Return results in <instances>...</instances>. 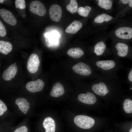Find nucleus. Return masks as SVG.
I'll use <instances>...</instances> for the list:
<instances>
[{
	"label": "nucleus",
	"instance_id": "nucleus-31",
	"mask_svg": "<svg viewBox=\"0 0 132 132\" xmlns=\"http://www.w3.org/2000/svg\"><path fill=\"white\" fill-rule=\"evenodd\" d=\"M18 106L19 109L21 110L22 109L21 105H18Z\"/></svg>",
	"mask_w": 132,
	"mask_h": 132
},
{
	"label": "nucleus",
	"instance_id": "nucleus-12",
	"mask_svg": "<svg viewBox=\"0 0 132 132\" xmlns=\"http://www.w3.org/2000/svg\"><path fill=\"white\" fill-rule=\"evenodd\" d=\"M17 70V67L16 64H13L11 65L3 73V78L6 81L11 80L15 76Z\"/></svg>",
	"mask_w": 132,
	"mask_h": 132
},
{
	"label": "nucleus",
	"instance_id": "nucleus-25",
	"mask_svg": "<svg viewBox=\"0 0 132 132\" xmlns=\"http://www.w3.org/2000/svg\"><path fill=\"white\" fill-rule=\"evenodd\" d=\"M6 34V31L3 24L0 21V36L3 37L5 36Z\"/></svg>",
	"mask_w": 132,
	"mask_h": 132
},
{
	"label": "nucleus",
	"instance_id": "nucleus-20",
	"mask_svg": "<svg viewBox=\"0 0 132 132\" xmlns=\"http://www.w3.org/2000/svg\"><path fill=\"white\" fill-rule=\"evenodd\" d=\"M66 9L70 13L73 14L78 11V4L76 0H71L69 3L67 5Z\"/></svg>",
	"mask_w": 132,
	"mask_h": 132
},
{
	"label": "nucleus",
	"instance_id": "nucleus-11",
	"mask_svg": "<svg viewBox=\"0 0 132 132\" xmlns=\"http://www.w3.org/2000/svg\"><path fill=\"white\" fill-rule=\"evenodd\" d=\"M78 99L80 101L89 105L93 104L97 101V98L95 95L88 91L86 93L79 94Z\"/></svg>",
	"mask_w": 132,
	"mask_h": 132
},
{
	"label": "nucleus",
	"instance_id": "nucleus-33",
	"mask_svg": "<svg viewBox=\"0 0 132 132\" xmlns=\"http://www.w3.org/2000/svg\"><path fill=\"white\" fill-rule=\"evenodd\" d=\"M130 89H132V88H130Z\"/></svg>",
	"mask_w": 132,
	"mask_h": 132
},
{
	"label": "nucleus",
	"instance_id": "nucleus-30",
	"mask_svg": "<svg viewBox=\"0 0 132 132\" xmlns=\"http://www.w3.org/2000/svg\"><path fill=\"white\" fill-rule=\"evenodd\" d=\"M5 0H0V3H2Z\"/></svg>",
	"mask_w": 132,
	"mask_h": 132
},
{
	"label": "nucleus",
	"instance_id": "nucleus-14",
	"mask_svg": "<svg viewBox=\"0 0 132 132\" xmlns=\"http://www.w3.org/2000/svg\"><path fill=\"white\" fill-rule=\"evenodd\" d=\"M106 46L105 44L103 41H100L97 43L94 47V52L98 56H105Z\"/></svg>",
	"mask_w": 132,
	"mask_h": 132
},
{
	"label": "nucleus",
	"instance_id": "nucleus-17",
	"mask_svg": "<svg viewBox=\"0 0 132 132\" xmlns=\"http://www.w3.org/2000/svg\"><path fill=\"white\" fill-rule=\"evenodd\" d=\"M67 54L70 57L74 58H78L83 56L84 51L79 47L72 48L67 51Z\"/></svg>",
	"mask_w": 132,
	"mask_h": 132
},
{
	"label": "nucleus",
	"instance_id": "nucleus-22",
	"mask_svg": "<svg viewBox=\"0 0 132 132\" xmlns=\"http://www.w3.org/2000/svg\"><path fill=\"white\" fill-rule=\"evenodd\" d=\"M91 9V7L88 6H86L84 7H80L78 8L77 12L81 16L86 17L88 16Z\"/></svg>",
	"mask_w": 132,
	"mask_h": 132
},
{
	"label": "nucleus",
	"instance_id": "nucleus-5",
	"mask_svg": "<svg viewBox=\"0 0 132 132\" xmlns=\"http://www.w3.org/2000/svg\"><path fill=\"white\" fill-rule=\"evenodd\" d=\"M29 9L33 13L40 16L44 15L46 13V10L44 4L38 0L32 1L30 4Z\"/></svg>",
	"mask_w": 132,
	"mask_h": 132
},
{
	"label": "nucleus",
	"instance_id": "nucleus-28",
	"mask_svg": "<svg viewBox=\"0 0 132 132\" xmlns=\"http://www.w3.org/2000/svg\"><path fill=\"white\" fill-rule=\"evenodd\" d=\"M131 0H120V1H121L123 4H127L129 3Z\"/></svg>",
	"mask_w": 132,
	"mask_h": 132
},
{
	"label": "nucleus",
	"instance_id": "nucleus-6",
	"mask_svg": "<svg viewBox=\"0 0 132 132\" xmlns=\"http://www.w3.org/2000/svg\"><path fill=\"white\" fill-rule=\"evenodd\" d=\"M40 64V61L38 55L35 54H32L27 61V69L31 73H34L38 70Z\"/></svg>",
	"mask_w": 132,
	"mask_h": 132
},
{
	"label": "nucleus",
	"instance_id": "nucleus-1",
	"mask_svg": "<svg viewBox=\"0 0 132 132\" xmlns=\"http://www.w3.org/2000/svg\"><path fill=\"white\" fill-rule=\"evenodd\" d=\"M95 66L101 74L118 77L117 73L123 67L121 60L112 59L97 60L95 62Z\"/></svg>",
	"mask_w": 132,
	"mask_h": 132
},
{
	"label": "nucleus",
	"instance_id": "nucleus-8",
	"mask_svg": "<svg viewBox=\"0 0 132 132\" xmlns=\"http://www.w3.org/2000/svg\"><path fill=\"white\" fill-rule=\"evenodd\" d=\"M44 86V82L40 79H38L34 81L29 82L26 84V87L29 92L34 93L41 91Z\"/></svg>",
	"mask_w": 132,
	"mask_h": 132
},
{
	"label": "nucleus",
	"instance_id": "nucleus-32",
	"mask_svg": "<svg viewBox=\"0 0 132 132\" xmlns=\"http://www.w3.org/2000/svg\"><path fill=\"white\" fill-rule=\"evenodd\" d=\"M129 132H132V128L129 130Z\"/></svg>",
	"mask_w": 132,
	"mask_h": 132
},
{
	"label": "nucleus",
	"instance_id": "nucleus-13",
	"mask_svg": "<svg viewBox=\"0 0 132 132\" xmlns=\"http://www.w3.org/2000/svg\"><path fill=\"white\" fill-rule=\"evenodd\" d=\"M64 93L63 85L60 83L57 82L53 85L50 95L52 97H57L63 95Z\"/></svg>",
	"mask_w": 132,
	"mask_h": 132
},
{
	"label": "nucleus",
	"instance_id": "nucleus-3",
	"mask_svg": "<svg viewBox=\"0 0 132 132\" xmlns=\"http://www.w3.org/2000/svg\"><path fill=\"white\" fill-rule=\"evenodd\" d=\"M115 58L120 60L121 58L126 56L129 52V47L126 44L118 42L114 45Z\"/></svg>",
	"mask_w": 132,
	"mask_h": 132
},
{
	"label": "nucleus",
	"instance_id": "nucleus-29",
	"mask_svg": "<svg viewBox=\"0 0 132 132\" xmlns=\"http://www.w3.org/2000/svg\"><path fill=\"white\" fill-rule=\"evenodd\" d=\"M129 6L130 7H132V0H131L129 3Z\"/></svg>",
	"mask_w": 132,
	"mask_h": 132
},
{
	"label": "nucleus",
	"instance_id": "nucleus-18",
	"mask_svg": "<svg viewBox=\"0 0 132 132\" xmlns=\"http://www.w3.org/2000/svg\"><path fill=\"white\" fill-rule=\"evenodd\" d=\"M12 48V46L10 42L2 40L0 41V53L7 55L11 52Z\"/></svg>",
	"mask_w": 132,
	"mask_h": 132
},
{
	"label": "nucleus",
	"instance_id": "nucleus-27",
	"mask_svg": "<svg viewBox=\"0 0 132 132\" xmlns=\"http://www.w3.org/2000/svg\"><path fill=\"white\" fill-rule=\"evenodd\" d=\"M128 79L129 81L132 82V68L131 69L128 74Z\"/></svg>",
	"mask_w": 132,
	"mask_h": 132
},
{
	"label": "nucleus",
	"instance_id": "nucleus-2",
	"mask_svg": "<svg viewBox=\"0 0 132 132\" xmlns=\"http://www.w3.org/2000/svg\"><path fill=\"white\" fill-rule=\"evenodd\" d=\"M74 122L77 126L84 129L91 128L95 123L94 120L92 118L83 115L76 116L74 119Z\"/></svg>",
	"mask_w": 132,
	"mask_h": 132
},
{
	"label": "nucleus",
	"instance_id": "nucleus-9",
	"mask_svg": "<svg viewBox=\"0 0 132 132\" xmlns=\"http://www.w3.org/2000/svg\"><path fill=\"white\" fill-rule=\"evenodd\" d=\"M62 11V9L58 5L54 4L52 5L49 11L50 18L53 21H59L61 18Z\"/></svg>",
	"mask_w": 132,
	"mask_h": 132
},
{
	"label": "nucleus",
	"instance_id": "nucleus-10",
	"mask_svg": "<svg viewBox=\"0 0 132 132\" xmlns=\"http://www.w3.org/2000/svg\"><path fill=\"white\" fill-rule=\"evenodd\" d=\"M0 15L5 22L10 25L14 26L17 23V20L14 15L6 9H0Z\"/></svg>",
	"mask_w": 132,
	"mask_h": 132
},
{
	"label": "nucleus",
	"instance_id": "nucleus-15",
	"mask_svg": "<svg viewBox=\"0 0 132 132\" xmlns=\"http://www.w3.org/2000/svg\"><path fill=\"white\" fill-rule=\"evenodd\" d=\"M43 125L45 132H55V124L54 120L51 117H47L44 120Z\"/></svg>",
	"mask_w": 132,
	"mask_h": 132
},
{
	"label": "nucleus",
	"instance_id": "nucleus-21",
	"mask_svg": "<svg viewBox=\"0 0 132 132\" xmlns=\"http://www.w3.org/2000/svg\"><path fill=\"white\" fill-rule=\"evenodd\" d=\"M98 1V4L101 8L106 10L111 9L113 1L110 0H99Z\"/></svg>",
	"mask_w": 132,
	"mask_h": 132
},
{
	"label": "nucleus",
	"instance_id": "nucleus-19",
	"mask_svg": "<svg viewBox=\"0 0 132 132\" xmlns=\"http://www.w3.org/2000/svg\"><path fill=\"white\" fill-rule=\"evenodd\" d=\"M113 17L106 13H103L96 17L94 19L95 22L98 23H102L104 22H108L112 19Z\"/></svg>",
	"mask_w": 132,
	"mask_h": 132
},
{
	"label": "nucleus",
	"instance_id": "nucleus-7",
	"mask_svg": "<svg viewBox=\"0 0 132 132\" xmlns=\"http://www.w3.org/2000/svg\"><path fill=\"white\" fill-rule=\"evenodd\" d=\"M115 35L118 38L122 39H128L132 38V28L122 27L117 29L115 32Z\"/></svg>",
	"mask_w": 132,
	"mask_h": 132
},
{
	"label": "nucleus",
	"instance_id": "nucleus-26",
	"mask_svg": "<svg viewBox=\"0 0 132 132\" xmlns=\"http://www.w3.org/2000/svg\"><path fill=\"white\" fill-rule=\"evenodd\" d=\"M28 129L25 126H21L16 129L14 132H28Z\"/></svg>",
	"mask_w": 132,
	"mask_h": 132
},
{
	"label": "nucleus",
	"instance_id": "nucleus-23",
	"mask_svg": "<svg viewBox=\"0 0 132 132\" xmlns=\"http://www.w3.org/2000/svg\"><path fill=\"white\" fill-rule=\"evenodd\" d=\"M123 109L127 113L132 112V100L128 99H125L123 103Z\"/></svg>",
	"mask_w": 132,
	"mask_h": 132
},
{
	"label": "nucleus",
	"instance_id": "nucleus-4",
	"mask_svg": "<svg viewBox=\"0 0 132 132\" xmlns=\"http://www.w3.org/2000/svg\"><path fill=\"white\" fill-rule=\"evenodd\" d=\"M72 69L77 73L85 76L91 75L92 72L91 67L82 62H79L74 65L72 67Z\"/></svg>",
	"mask_w": 132,
	"mask_h": 132
},
{
	"label": "nucleus",
	"instance_id": "nucleus-24",
	"mask_svg": "<svg viewBox=\"0 0 132 132\" xmlns=\"http://www.w3.org/2000/svg\"><path fill=\"white\" fill-rule=\"evenodd\" d=\"M15 6L17 8L22 9L26 7V4L24 0H15Z\"/></svg>",
	"mask_w": 132,
	"mask_h": 132
},
{
	"label": "nucleus",
	"instance_id": "nucleus-16",
	"mask_svg": "<svg viewBox=\"0 0 132 132\" xmlns=\"http://www.w3.org/2000/svg\"><path fill=\"white\" fill-rule=\"evenodd\" d=\"M82 26V24L80 22L75 20L67 27L65 31L67 33L75 34L81 28Z\"/></svg>",
	"mask_w": 132,
	"mask_h": 132
}]
</instances>
